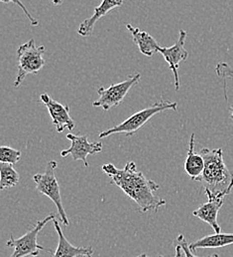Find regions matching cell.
<instances>
[{"label":"cell","instance_id":"6da1fadb","mask_svg":"<svg viewBox=\"0 0 233 257\" xmlns=\"http://www.w3.org/2000/svg\"><path fill=\"white\" fill-rule=\"evenodd\" d=\"M102 170L110 177L113 184L119 187L139 206L141 213L157 212L160 208L166 206V200L156 195L160 186L137 170L133 161L127 162L122 169L107 163L102 166Z\"/></svg>","mask_w":233,"mask_h":257},{"label":"cell","instance_id":"7a4b0ae2","mask_svg":"<svg viewBox=\"0 0 233 257\" xmlns=\"http://www.w3.org/2000/svg\"><path fill=\"white\" fill-rule=\"evenodd\" d=\"M200 155L204 161V169L198 181L203 185L208 199L224 198L233 188V173L227 168L221 149H202Z\"/></svg>","mask_w":233,"mask_h":257},{"label":"cell","instance_id":"3957f363","mask_svg":"<svg viewBox=\"0 0 233 257\" xmlns=\"http://www.w3.org/2000/svg\"><path fill=\"white\" fill-rule=\"evenodd\" d=\"M177 106L178 104L176 102H171L168 100H161L160 102H156L153 105L134 113L133 115H131L119 125L102 131L100 134V139H105L114 134H125L127 138H130L140 128L144 127L152 117L167 110L176 111Z\"/></svg>","mask_w":233,"mask_h":257},{"label":"cell","instance_id":"277c9868","mask_svg":"<svg viewBox=\"0 0 233 257\" xmlns=\"http://www.w3.org/2000/svg\"><path fill=\"white\" fill-rule=\"evenodd\" d=\"M44 46H36L35 40H30L19 46L18 55V72L14 81V86L19 87L28 74L38 73L45 65Z\"/></svg>","mask_w":233,"mask_h":257},{"label":"cell","instance_id":"5b68a950","mask_svg":"<svg viewBox=\"0 0 233 257\" xmlns=\"http://www.w3.org/2000/svg\"><path fill=\"white\" fill-rule=\"evenodd\" d=\"M58 167V162L56 161H50L47 163L46 170L44 173H38L33 176L34 182L36 184L37 191L52 200L56 205L58 210V214L60 216L61 222L64 225H69L67 214L65 212L62 196H61V188L58 183V180L55 176V170Z\"/></svg>","mask_w":233,"mask_h":257},{"label":"cell","instance_id":"8992f818","mask_svg":"<svg viewBox=\"0 0 233 257\" xmlns=\"http://www.w3.org/2000/svg\"><path fill=\"white\" fill-rule=\"evenodd\" d=\"M56 216L54 214L49 215L42 221H38L33 227L27 231L24 235L19 238H14L12 234H10L9 239L6 242V246L13 247V253L10 257H28L38 256L40 250L48 251L49 253H53L51 249H47L44 246L38 243V234L41 229L47 225L50 221H54Z\"/></svg>","mask_w":233,"mask_h":257},{"label":"cell","instance_id":"52a82bcc","mask_svg":"<svg viewBox=\"0 0 233 257\" xmlns=\"http://www.w3.org/2000/svg\"><path fill=\"white\" fill-rule=\"evenodd\" d=\"M141 79L140 73L131 74L126 80L111 84L108 88L100 87L98 90L99 99L93 103L94 107H100L104 111L118 106L123 100L129 90Z\"/></svg>","mask_w":233,"mask_h":257},{"label":"cell","instance_id":"ba28073f","mask_svg":"<svg viewBox=\"0 0 233 257\" xmlns=\"http://www.w3.org/2000/svg\"><path fill=\"white\" fill-rule=\"evenodd\" d=\"M67 139L70 142V147L67 150L61 152V157L66 158L69 156L74 161H82L86 167H89V163L87 161L88 156H94L101 153L103 148L101 142L90 143L87 136H80L68 133Z\"/></svg>","mask_w":233,"mask_h":257},{"label":"cell","instance_id":"9c48e42d","mask_svg":"<svg viewBox=\"0 0 233 257\" xmlns=\"http://www.w3.org/2000/svg\"><path fill=\"white\" fill-rule=\"evenodd\" d=\"M187 39V32L185 30H180V37L178 42L169 48L160 47L159 53L164 57L170 69L173 71L175 76V86L176 90L180 89V77H179V67L183 62H186L189 57V52L185 49V42Z\"/></svg>","mask_w":233,"mask_h":257},{"label":"cell","instance_id":"30bf717a","mask_svg":"<svg viewBox=\"0 0 233 257\" xmlns=\"http://www.w3.org/2000/svg\"><path fill=\"white\" fill-rule=\"evenodd\" d=\"M40 100L47 107L52 118V124L56 131L62 133L65 128H67L71 133L75 124L69 115V106L57 102L47 93H42L40 95Z\"/></svg>","mask_w":233,"mask_h":257},{"label":"cell","instance_id":"8fae6325","mask_svg":"<svg viewBox=\"0 0 233 257\" xmlns=\"http://www.w3.org/2000/svg\"><path fill=\"white\" fill-rule=\"evenodd\" d=\"M224 203V198H212L202 204L200 208L193 212V215L210 225L215 233L221 232V227L217 222V216Z\"/></svg>","mask_w":233,"mask_h":257},{"label":"cell","instance_id":"7c38bea8","mask_svg":"<svg viewBox=\"0 0 233 257\" xmlns=\"http://www.w3.org/2000/svg\"><path fill=\"white\" fill-rule=\"evenodd\" d=\"M123 0H102L100 5L96 7L94 15L85 21H83L77 29V33L82 37H89L92 36L97 22L101 17L105 16L109 11L122 6Z\"/></svg>","mask_w":233,"mask_h":257},{"label":"cell","instance_id":"4fadbf2b","mask_svg":"<svg viewBox=\"0 0 233 257\" xmlns=\"http://www.w3.org/2000/svg\"><path fill=\"white\" fill-rule=\"evenodd\" d=\"M53 223L59 237L58 247L53 257H79L81 255L92 257L94 253V249L92 247H80L72 245L64 235L59 222L55 219Z\"/></svg>","mask_w":233,"mask_h":257},{"label":"cell","instance_id":"5bb4252c","mask_svg":"<svg viewBox=\"0 0 233 257\" xmlns=\"http://www.w3.org/2000/svg\"><path fill=\"white\" fill-rule=\"evenodd\" d=\"M126 28L132 34L133 42L138 46L141 54L146 57H152L155 53H159L160 46L153 36L141 31L139 28L133 27L130 24H127Z\"/></svg>","mask_w":233,"mask_h":257},{"label":"cell","instance_id":"9a60e30c","mask_svg":"<svg viewBox=\"0 0 233 257\" xmlns=\"http://www.w3.org/2000/svg\"><path fill=\"white\" fill-rule=\"evenodd\" d=\"M233 244V233H214L203 236L197 241L190 244V247L194 253L197 249H212L220 248Z\"/></svg>","mask_w":233,"mask_h":257},{"label":"cell","instance_id":"2e32d148","mask_svg":"<svg viewBox=\"0 0 233 257\" xmlns=\"http://www.w3.org/2000/svg\"><path fill=\"white\" fill-rule=\"evenodd\" d=\"M204 169V161L201 155L195 152V134L191 135L190 146L185 161V171L192 180L198 181Z\"/></svg>","mask_w":233,"mask_h":257},{"label":"cell","instance_id":"e0dca14e","mask_svg":"<svg viewBox=\"0 0 233 257\" xmlns=\"http://www.w3.org/2000/svg\"><path fill=\"white\" fill-rule=\"evenodd\" d=\"M20 175L12 164L0 163V189L5 190L16 186L19 183Z\"/></svg>","mask_w":233,"mask_h":257},{"label":"cell","instance_id":"ac0fdd59","mask_svg":"<svg viewBox=\"0 0 233 257\" xmlns=\"http://www.w3.org/2000/svg\"><path fill=\"white\" fill-rule=\"evenodd\" d=\"M21 159V152L12 149L8 146H1L0 148V161L2 163L16 164Z\"/></svg>","mask_w":233,"mask_h":257},{"label":"cell","instance_id":"d6986e66","mask_svg":"<svg viewBox=\"0 0 233 257\" xmlns=\"http://www.w3.org/2000/svg\"><path fill=\"white\" fill-rule=\"evenodd\" d=\"M215 72L218 77L222 78L224 81V95L225 99L227 100V95H226V86H225V79L226 78H233V68L226 63H219L216 64L215 67Z\"/></svg>","mask_w":233,"mask_h":257},{"label":"cell","instance_id":"ffe728a7","mask_svg":"<svg viewBox=\"0 0 233 257\" xmlns=\"http://www.w3.org/2000/svg\"><path fill=\"white\" fill-rule=\"evenodd\" d=\"M174 245H180V246L182 247V249H183V251H184L185 256L186 257H199L197 256V255L192 251V249H191V247H190V244L188 243L187 239L185 238L184 234H182V233L179 234L178 237L174 240ZM207 257H218V255H217V254H212V255Z\"/></svg>","mask_w":233,"mask_h":257},{"label":"cell","instance_id":"44dd1931","mask_svg":"<svg viewBox=\"0 0 233 257\" xmlns=\"http://www.w3.org/2000/svg\"><path fill=\"white\" fill-rule=\"evenodd\" d=\"M2 3H14V4H16V5H18L23 11H24V14L26 15V17L29 19V21H30V23H31V25L34 26V27H36V26H38L39 25V21L36 19V18H34L33 16L30 14V12L27 10V8H26V6L22 3V1L21 0H0Z\"/></svg>","mask_w":233,"mask_h":257},{"label":"cell","instance_id":"7402d4cb","mask_svg":"<svg viewBox=\"0 0 233 257\" xmlns=\"http://www.w3.org/2000/svg\"><path fill=\"white\" fill-rule=\"evenodd\" d=\"M176 246V252H175V256L174 257H183V249L180 245H175Z\"/></svg>","mask_w":233,"mask_h":257},{"label":"cell","instance_id":"603a6c76","mask_svg":"<svg viewBox=\"0 0 233 257\" xmlns=\"http://www.w3.org/2000/svg\"><path fill=\"white\" fill-rule=\"evenodd\" d=\"M54 5H60L63 0H50Z\"/></svg>","mask_w":233,"mask_h":257},{"label":"cell","instance_id":"cb8c5ba5","mask_svg":"<svg viewBox=\"0 0 233 257\" xmlns=\"http://www.w3.org/2000/svg\"><path fill=\"white\" fill-rule=\"evenodd\" d=\"M229 112H230V117H231V119H232L233 121V105H231V106L229 107Z\"/></svg>","mask_w":233,"mask_h":257},{"label":"cell","instance_id":"d4e9b609","mask_svg":"<svg viewBox=\"0 0 233 257\" xmlns=\"http://www.w3.org/2000/svg\"><path fill=\"white\" fill-rule=\"evenodd\" d=\"M137 257H149L147 256L145 253H143V254H140V255H138ZM159 257H163V256H159Z\"/></svg>","mask_w":233,"mask_h":257},{"label":"cell","instance_id":"484cf974","mask_svg":"<svg viewBox=\"0 0 233 257\" xmlns=\"http://www.w3.org/2000/svg\"><path fill=\"white\" fill-rule=\"evenodd\" d=\"M79 257H88V256H86V255H81V256H79Z\"/></svg>","mask_w":233,"mask_h":257}]
</instances>
